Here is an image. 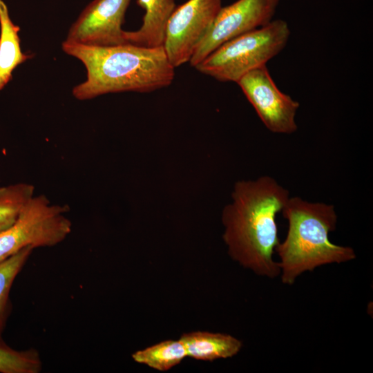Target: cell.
Instances as JSON below:
<instances>
[{
  "instance_id": "1",
  "label": "cell",
  "mask_w": 373,
  "mask_h": 373,
  "mask_svg": "<svg viewBox=\"0 0 373 373\" xmlns=\"http://www.w3.org/2000/svg\"><path fill=\"white\" fill-rule=\"evenodd\" d=\"M231 197L222 216L229 256L258 276H279V265L273 258L280 242L276 218L289 198V191L263 175L237 182Z\"/></svg>"
},
{
  "instance_id": "2",
  "label": "cell",
  "mask_w": 373,
  "mask_h": 373,
  "mask_svg": "<svg viewBox=\"0 0 373 373\" xmlns=\"http://www.w3.org/2000/svg\"><path fill=\"white\" fill-rule=\"evenodd\" d=\"M62 48L86 68V79L73 90L80 100L111 93L151 92L171 85L174 79L175 68L163 46L146 48L128 43L96 46L65 40Z\"/></svg>"
},
{
  "instance_id": "3",
  "label": "cell",
  "mask_w": 373,
  "mask_h": 373,
  "mask_svg": "<svg viewBox=\"0 0 373 373\" xmlns=\"http://www.w3.org/2000/svg\"><path fill=\"white\" fill-rule=\"evenodd\" d=\"M281 211L288 221V231L275 251L280 258L278 262L283 284L291 285L303 273L318 267L356 258L353 248L334 244L329 239V233L337 224L332 204L289 197Z\"/></svg>"
},
{
  "instance_id": "4",
  "label": "cell",
  "mask_w": 373,
  "mask_h": 373,
  "mask_svg": "<svg viewBox=\"0 0 373 373\" xmlns=\"http://www.w3.org/2000/svg\"><path fill=\"white\" fill-rule=\"evenodd\" d=\"M290 29L283 19L248 32L220 45L195 68L220 82H237L249 72L265 66L286 46Z\"/></svg>"
},
{
  "instance_id": "5",
  "label": "cell",
  "mask_w": 373,
  "mask_h": 373,
  "mask_svg": "<svg viewBox=\"0 0 373 373\" xmlns=\"http://www.w3.org/2000/svg\"><path fill=\"white\" fill-rule=\"evenodd\" d=\"M68 209L52 204L44 195H34L16 221L0 232V262L26 247H52L64 240L72 230Z\"/></svg>"
},
{
  "instance_id": "6",
  "label": "cell",
  "mask_w": 373,
  "mask_h": 373,
  "mask_svg": "<svg viewBox=\"0 0 373 373\" xmlns=\"http://www.w3.org/2000/svg\"><path fill=\"white\" fill-rule=\"evenodd\" d=\"M280 0H238L222 7L190 59L195 67L214 50L238 36L261 28L273 20Z\"/></svg>"
},
{
  "instance_id": "7",
  "label": "cell",
  "mask_w": 373,
  "mask_h": 373,
  "mask_svg": "<svg viewBox=\"0 0 373 373\" xmlns=\"http://www.w3.org/2000/svg\"><path fill=\"white\" fill-rule=\"evenodd\" d=\"M221 8V0H188L175 9L167 24L163 46L175 68L189 62Z\"/></svg>"
},
{
  "instance_id": "8",
  "label": "cell",
  "mask_w": 373,
  "mask_h": 373,
  "mask_svg": "<svg viewBox=\"0 0 373 373\" xmlns=\"http://www.w3.org/2000/svg\"><path fill=\"white\" fill-rule=\"evenodd\" d=\"M236 83L270 132L291 134L296 131L299 102L278 88L266 65L249 72Z\"/></svg>"
},
{
  "instance_id": "9",
  "label": "cell",
  "mask_w": 373,
  "mask_h": 373,
  "mask_svg": "<svg viewBox=\"0 0 373 373\" xmlns=\"http://www.w3.org/2000/svg\"><path fill=\"white\" fill-rule=\"evenodd\" d=\"M131 0H94L70 27L66 41L110 46L126 44L122 25Z\"/></svg>"
},
{
  "instance_id": "10",
  "label": "cell",
  "mask_w": 373,
  "mask_h": 373,
  "mask_svg": "<svg viewBox=\"0 0 373 373\" xmlns=\"http://www.w3.org/2000/svg\"><path fill=\"white\" fill-rule=\"evenodd\" d=\"M137 3L145 10L143 23L136 31H125L126 42L146 48L162 47L168 22L176 8L175 0H137Z\"/></svg>"
},
{
  "instance_id": "11",
  "label": "cell",
  "mask_w": 373,
  "mask_h": 373,
  "mask_svg": "<svg viewBox=\"0 0 373 373\" xmlns=\"http://www.w3.org/2000/svg\"><path fill=\"white\" fill-rule=\"evenodd\" d=\"M179 339L185 347L187 356L201 361L232 357L242 346L238 338L222 333L192 332L183 334Z\"/></svg>"
},
{
  "instance_id": "12",
  "label": "cell",
  "mask_w": 373,
  "mask_h": 373,
  "mask_svg": "<svg viewBox=\"0 0 373 373\" xmlns=\"http://www.w3.org/2000/svg\"><path fill=\"white\" fill-rule=\"evenodd\" d=\"M0 90L12 79V73L30 55L22 52L18 35L19 27L11 21L5 3L0 0Z\"/></svg>"
},
{
  "instance_id": "13",
  "label": "cell",
  "mask_w": 373,
  "mask_h": 373,
  "mask_svg": "<svg viewBox=\"0 0 373 373\" xmlns=\"http://www.w3.org/2000/svg\"><path fill=\"white\" fill-rule=\"evenodd\" d=\"M186 356L185 347L180 339L164 341L132 355L135 362L162 372L178 365Z\"/></svg>"
},
{
  "instance_id": "14",
  "label": "cell",
  "mask_w": 373,
  "mask_h": 373,
  "mask_svg": "<svg viewBox=\"0 0 373 373\" xmlns=\"http://www.w3.org/2000/svg\"><path fill=\"white\" fill-rule=\"evenodd\" d=\"M33 249L26 247L0 262V338L10 311L9 294L12 285Z\"/></svg>"
},
{
  "instance_id": "15",
  "label": "cell",
  "mask_w": 373,
  "mask_h": 373,
  "mask_svg": "<svg viewBox=\"0 0 373 373\" xmlns=\"http://www.w3.org/2000/svg\"><path fill=\"white\" fill-rule=\"evenodd\" d=\"M34 191L33 185L23 182L0 186V232L16 221Z\"/></svg>"
},
{
  "instance_id": "16",
  "label": "cell",
  "mask_w": 373,
  "mask_h": 373,
  "mask_svg": "<svg viewBox=\"0 0 373 373\" xmlns=\"http://www.w3.org/2000/svg\"><path fill=\"white\" fill-rule=\"evenodd\" d=\"M41 365L39 355L35 350H15L0 338L1 373H38Z\"/></svg>"
}]
</instances>
